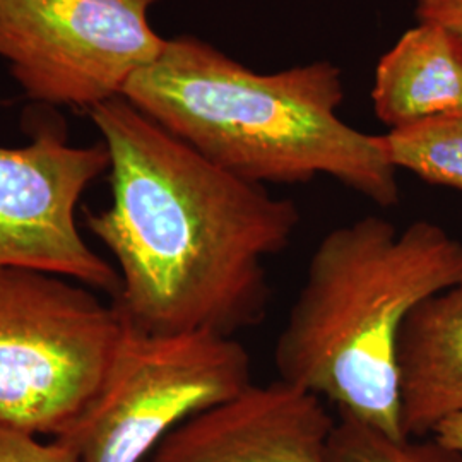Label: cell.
Wrapping results in <instances>:
<instances>
[{"label":"cell","mask_w":462,"mask_h":462,"mask_svg":"<svg viewBox=\"0 0 462 462\" xmlns=\"http://www.w3.org/2000/svg\"><path fill=\"white\" fill-rule=\"evenodd\" d=\"M89 116L108 151L112 204L86 225L118 265L122 317L151 334L261 324L265 263L293 238L295 202L215 165L122 97Z\"/></svg>","instance_id":"1"},{"label":"cell","mask_w":462,"mask_h":462,"mask_svg":"<svg viewBox=\"0 0 462 462\" xmlns=\"http://www.w3.org/2000/svg\"><path fill=\"white\" fill-rule=\"evenodd\" d=\"M122 98L223 170L259 183L328 175L382 208L399 200L380 135L336 116L345 98L329 62L255 74L190 36L166 40Z\"/></svg>","instance_id":"2"},{"label":"cell","mask_w":462,"mask_h":462,"mask_svg":"<svg viewBox=\"0 0 462 462\" xmlns=\"http://www.w3.org/2000/svg\"><path fill=\"white\" fill-rule=\"evenodd\" d=\"M462 278V244L442 226L404 230L365 216L329 231L274 349L280 379L393 439H404L397 349L414 309Z\"/></svg>","instance_id":"3"},{"label":"cell","mask_w":462,"mask_h":462,"mask_svg":"<svg viewBox=\"0 0 462 462\" xmlns=\"http://www.w3.org/2000/svg\"><path fill=\"white\" fill-rule=\"evenodd\" d=\"M124 317L69 278L0 267V425L59 437L97 396Z\"/></svg>","instance_id":"4"},{"label":"cell","mask_w":462,"mask_h":462,"mask_svg":"<svg viewBox=\"0 0 462 462\" xmlns=\"http://www.w3.org/2000/svg\"><path fill=\"white\" fill-rule=\"evenodd\" d=\"M252 382V358L233 336L151 334L124 319L97 396L62 435L78 444L81 462H144L173 430Z\"/></svg>","instance_id":"5"},{"label":"cell","mask_w":462,"mask_h":462,"mask_svg":"<svg viewBox=\"0 0 462 462\" xmlns=\"http://www.w3.org/2000/svg\"><path fill=\"white\" fill-rule=\"evenodd\" d=\"M154 2L0 0V57L28 98L91 110L160 57Z\"/></svg>","instance_id":"6"},{"label":"cell","mask_w":462,"mask_h":462,"mask_svg":"<svg viewBox=\"0 0 462 462\" xmlns=\"http://www.w3.org/2000/svg\"><path fill=\"white\" fill-rule=\"evenodd\" d=\"M108 165L105 144L70 146L53 124L38 125L28 146H0V267L59 274L116 300L118 271L84 242L76 223L86 187Z\"/></svg>","instance_id":"7"},{"label":"cell","mask_w":462,"mask_h":462,"mask_svg":"<svg viewBox=\"0 0 462 462\" xmlns=\"http://www.w3.org/2000/svg\"><path fill=\"white\" fill-rule=\"evenodd\" d=\"M324 399L284 380L245 391L173 430L144 462H330Z\"/></svg>","instance_id":"8"},{"label":"cell","mask_w":462,"mask_h":462,"mask_svg":"<svg viewBox=\"0 0 462 462\" xmlns=\"http://www.w3.org/2000/svg\"><path fill=\"white\" fill-rule=\"evenodd\" d=\"M401 423L406 437H430L462 411V278L421 301L397 349Z\"/></svg>","instance_id":"9"},{"label":"cell","mask_w":462,"mask_h":462,"mask_svg":"<svg viewBox=\"0 0 462 462\" xmlns=\"http://www.w3.org/2000/svg\"><path fill=\"white\" fill-rule=\"evenodd\" d=\"M375 114L391 129L431 116H462V40L420 23L380 59L372 91Z\"/></svg>","instance_id":"10"},{"label":"cell","mask_w":462,"mask_h":462,"mask_svg":"<svg viewBox=\"0 0 462 462\" xmlns=\"http://www.w3.org/2000/svg\"><path fill=\"white\" fill-rule=\"evenodd\" d=\"M380 143L396 170L462 190V116H431L394 127L380 135Z\"/></svg>","instance_id":"11"},{"label":"cell","mask_w":462,"mask_h":462,"mask_svg":"<svg viewBox=\"0 0 462 462\" xmlns=\"http://www.w3.org/2000/svg\"><path fill=\"white\" fill-rule=\"evenodd\" d=\"M330 462H462V454L430 437L393 439L341 416L330 435Z\"/></svg>","instance_id":"12"},{"label":"cell","mask_w":462,"mask_h":462,"mask_svg":"<svg viewBox=\"0 0 462 462\" xmlns=\"http://www.w3.org/2000/svg\"><path fill=\"white\" fill-rule=\"evenodd\" d=\"M0 462H81V452L67 435L40 442L33 433L0 425Z\"/></svg>","instance_id":"13"},{"label":"cell","mask_w":462,"mask_h":462,"mask_svg":"<svg viewBox=\"0 0 462 462\" xmlns=\"http://www.w3.org/2000/svg\"><path fill=\"white\" fill-rule=\"evenodd\" d=\"M420 23L440 24L462 40V0H416Z\"/></svg>","instance_id":"14"},{"label":"cell","mask_w":462,"mask_h":462,"mask_svg":"<svg viewBox=\"0 0 462 462\" xmlns=\"http://www.w3.org/2000/svg\"><path fill=\"white\" fill-rule=\"evenodd\" d=\"M433 437L448 447L462 454V411L447 418L444 423H440L433 431Z\"/></svg>","instance_id":"15"}]
</instances>
